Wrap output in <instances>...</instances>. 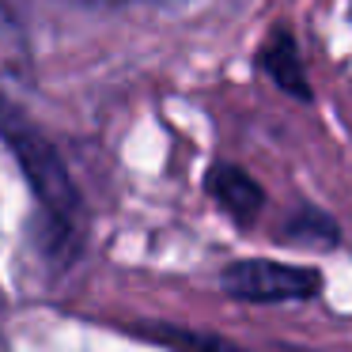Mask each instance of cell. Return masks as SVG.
<instances>
[{"label":"cell","instance_id":"6da1fadb","mask_svg":"<svg viewBox=\"0 0 352 352\" xmlns=\"http://www.w3.org/2000/svg\"><path fill=\"white\" fill-rule=\"evenodd\" d=\"M223 288L246 303H284V299H307L318 292V273L280 261H235L223 273Z\"/></svg>","mask_w":352,"mask_h":352},{"label":"cell","instance_id":"7a4b0ae2","mask_svg":"<svg viewBox=\"0 0 352 352\" xmlns=\"http://www.w3.org/2000/svg\"><path fill=\"white\" fill-rule=\"evenodd\" d=\"M208 186H212L220 208L228 216H235L239 223H246V220H254V216H258L261 190H258V182H254L250 175H243L239 167H216L212 178H208Z\"/></svg>","mask_w":352,"mask_h":352},{"label":"cell","instance_id":"3957f363","mask_svg":"<svg viewBox=\"0 0 352 352\" xmlns=\"http://www.w3.org/2000/svg\"><path fill=\"white\" fill-rule=\"evenodd\" d=\"M265 69L273 72V80L292 95H307V84H303V65H299V54L292 46L288 34H276L273 46H265Z\"/></svg>","mask_w":352,"mask_h":352},{"label":"cell","instance_id":"277c9868","mask_svg":"<svg viewBox=\"0 0 352 352\" xmlns=\"http://www.w3.org/2000/svg\"><path fill=\"white\" fill-rule=\"evenodd\" d=\"M19 50L16 42V27H12V16L0 8V65H12V54Z\"/></svg>","mask_w":352,"mask_h":352}]
</instances>
